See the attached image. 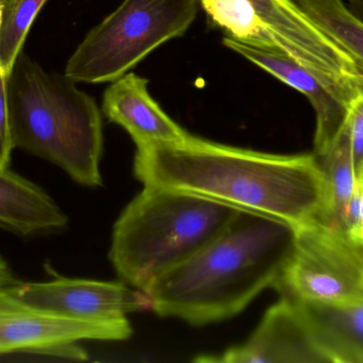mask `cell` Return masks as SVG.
<instances>
[{
	"label": "cell",
	"instance_id": "19",
	"mask_svg": "<svg viewBox=\"0 0 363 363\" xmlns=\"http://www.w3.org/2000/svg\"><path fill=\"white\" fill-rule=\"evenodd\" d=\"M337 136L349 147L357 178L363 176V93L350 102L345 123Z\"/></svg>",
	"mask_w": 363,
	"mask_h": 363
},
{
	"label": "cell",
	"instance_id": "12",
	"mask_svg": "<svg viewBox=\"0 0 363 363\" xmlns=\"http://www.w3.org/2000/svg\"><path fill=\"white\" fill-rule=\"evenodd\" d=\"M148 85V79L131 72L112 81L102 100L106 119L125 128L136 145L187 140L189 132L151 97Z\"/></svg>",
	"mask_w": 363,
	"mask_h": 363
},
{
	"label": "cell",
	"instance_id": "1",
	"mask_svg": "<svg viewBox=\"0 0 363 363\" xmlns=\"http://www.w3.org/2000/svg\"><path fill=\"white\" fill-rule=\"evenodd\" d=\"M136 147L134 175L144 185L211 198L292 228L330 222L328 188L315 153H260L192 134L181 143Z\"/></svg>",
	"mask_w": 363,
	"mask_h": 363
},
{
	"label": "cell",
	"instance_id": "11",
	"mask_svg": "<svg viewBox=\"0 0 363 363\" xmlns=\"http://www.w3.org/2000/svg\"><path fill=\"white\" fill-rule=\"evenodd\" d=\"M224 46L240 55L285 85L302 93L315 112V153H323L336 138L347 117L351 100L326 85L313 72L288 55L224 36Z\"/></svg>",
	"mask_w": 363,
	"mask_h": 363
},
{
	"label": "cell",
	"instance_id": "3",
	"mask_svg": "<svg viewBox=\"0 0 363 363\" xmlns=\"http://www.w3.org/2000/svg\"><path fill=\"white\" fill-rule=\"evenodd\" d=\"M14 147L52 162L85 187L102 185L101 113L72 79L49 74L23 51L6 78Z\"/></svg>",
	"mask_w": 363,
	"mask_h": 363
},
{
	"label": "cell",
	"instance_id": "6",
	"mask_svg": "<svg viewBox=\"0 0 363 363\" xmlns=\"http://www.w3.org/2000/svg\"><path fill=\"white\" fill-rule=\"evenodd\" d=\"M272 288L298 302H362L363 247L335 224L313 221L294 228L291 251Z\"/></svg>",
	"mask_w": 363,
	"mask_h": 363
},
{
	"label": "cell",
	"instance_id": "20",
	"mask_svg": "<svg viewBox=\"0 0 363 363\" xmlns=\"http://www.w3.org/2000/svg\"><path fill=\"white\" fill-rule=\"evenodd\" d=\"M340 228L354 243L363 247V176L356 180L341 217Z\"/></svg>",
	"mask_w": 363,
	"mask_h": 363
},
{
	"label": "cell",
	"instance_id": "21",
	"mask_svg": "<svg viewBox=\"0 0 363 363\" xmlns=\"http://www.w3.org/2000/svg\"><path fill=\"white\" fill-rule=\"evenodd\" d=\"M6 78L0 67V168H9L11 153L15 148L11 132Z\"/></svg>",
	"mask_w": 363,
	"mask_h": 363
},
{
	"label": "cell",
	"instance_id": "17",
	"mask_svg": "<svg viewBox=\"0 0 363 363\" xmlns=\"http://www.w3.org/2000/svg\"><path fill=\"white\" fill-rule=\"evenodd\" d=\"M315 157L328 188V220L340 227L341 217L357 180L351 153L345 140L337 136L332 144Z\"/></svg>",
	"mask_w": 363,
	"mask_h": 363
},
{
	"label": "cell",
	"instance_id": "10",
	"mask_svg": "<svg viewBox=\"0 0 363 363\" xmlns=\"http://www.w3.org/2000/svg\"><path fill=\"white\" fill-rule=\"evenodd\" d=\"M203 363H328L296 300L285 296L264 313L251 338L220 355H203Z\"/></svg>",
	"mask_w": 363,
	"mask_h": 363
},
{
	"label": "cell",
	"instance_id": "5",
	"mask_svg": "<svg viewBox=\"0 0 363 363\" xmlns=\"http://www.w3.org/2000/svg\"><path fill=\"white\" fill-rule=\"evenodd\" d=\"M200 9V0H123L83 38L64 75L76 83L112 82L183 36Z\"/></svg>",
	"mask_w": 363,
	"mask_h": 363
},
{
	"label": "cell",
	"instance_id": "15",
	"mask_svg": "<svg viewBox=\"0 0 363 363\" xmlns=\"http://www.w3.org/2000/svg\"><path fill=\"white\" fill-rule=\"evenodd\" d=\"M201 8L225 36L285 55L283 46L247 0H200Z\"/></svg>",
	"mask_w": 363,
	"mask_h": 363
},
{
	"label": "cell",
	"instance_id": "8",
	"mask_svg": "<svg viewBox=\"0 0 363 363\" xmlns=\"http://www.w3.org/2000/svg\"><path fill=\"white\" fill-rule=\"evenodd\" d=\"M283 46L285 55L349 100L363 93V75L349 53L294 0H247Z\"/></svg>",
	"mask_w": 363,
	"mask_h": 363
},
{
	"label": "cell",
	"instance_id": "24",
	"mask_svg": "<svg viewBox=\"0 0 363 363\" xmlns=\"http://www.w3.org/2000/svg\"><path fill=\"white\" fill-rule=\"evenodd\" d=\"M4 0H0V28H1L2 16H4Z\"/></svg>",
	"mask_w": 363,
	"mask_h": 363
},
{
	"label": "cell",
	"instance_id": "18",
	"mask_svg": "<svg viewBox=\"0 0 363 363\" xmlns=\"http://www.w3.org/2000/svg\"><path fill=\"white\" fill-rule=\"evenodd\" d=\"M47 0H4L0 28V67L6 77L23 51L28 32Z\"/></svg>",
	"mask_w": 363,
	"mask_h": 363
},
{
	"label": "cell",
	"instance_id": "9",
	"mask_svg": "<svg viewBox=\"0 0 363 363\" xmlns=\"http://www.w3.org/2000/svg\"><path fill=\"white\" fill-rule=\"evenodd\" d=\"M6 289L30 306L84 321L121 319L153 307L147 292L125 283L60 277L44 283L18 281Z\"/></svg>",
	"mask_w": 363,
	"mask_h": 363
},
{
	"label": "cell",
	"instance_id": "13",
	"mask_svg": "<svg viewBox=\"0 0 363 363\" xmlns=\"http://www.w3.org/2000/svg\"><path fill=\"white\" fill-rule=\"evenodd\" d=\"M67 223V215L42 188L0 168V228L29 237L60 232Z\"/></svg>",
	"mask_w": 363,
	"mask_h": 363
},
{
	"label": "cell",
	"instance_id": "22",
	"mask_svg": "<svg viewBox=\"0 0 363 363\" xmlns=\"http://www.w3.org/2000/svg\"><path fill=\"white\" fill-rule=\"evenodd\" d=\"M18 281L13 275L12 270H11L8 262L0 255V289L11 287V286L15 285Z\"/></svg>",
	"mask_w": 363,
	"mask_h": 363
},
{
	"label": "cell",
	"instance_id": "4",
	"mask_svg": "<svg viewBox=\"0 0 363 363\" xmlns=\"http://www.w3.org/2000/svg\"><path fill=\"white\" fill-rule=\"evenodd\" d=\"M238 210L196 194L145 185L115 223L111 261L125 283L144 291L219 236Z\"/></svg>",
	"mask_w": 363,
	"mask_h": 363
},
{
	"label": "cell",
	"instance_id": "14",
	"mask_svg": "<svg viewBox=\"0 0 363 363\" xmlns=\"http://www.w3.org/2000/svg\"><path fill=\"white\" fill-rule=\"evenodd\" d=\"M296 302L328 363H363V300L345 305Z\"/></svg>",
	"mask_w": 363,
	"mask_h": 363
},
{
	"label": "cell",
	"instance_id": "16",
	"mask_svg": "<svg viewBox=\"0 0 363 363\" xmlns=\"http://www.w3.org/2000/svg\"><path fill=\"white\" fill-rule=\"evenodd\" d=\"M355 62L363 75V21L353 14L345 0H294Z\"/></svg>",
	"mask_w": 363,
	"mask_h": 363
},
{
	"label": "cell",
	"instance_id": "2",
	"mask_svg": "<svg viewBox=\"0 0 363 363\" xmlns=\"http://www.w3.org/2000/svg\"><path fill=\"white\" fill-rule=\"evenodd\" d=\"M294 237L288 224L239 209L219 236L144 291L161 317L196 326L230 319L273 287Z\"/></svg>",
	"mask_w": 363,
	"mask_h": 363
},
{
	"label": "cell",
	"instance_id": "7",
	"mask_svg": "<svg viewBox=\"0 0 363 363\" xmlns=\"http://www.w3.org/2000/svg\"><path fill=\"white\" fill-rule=\"evenodd\" d=\"M127 318L84 321L62 317L30 306L0 289V357L34 354L72 360H87L80 341H123L131 337Z\"/></svg>",
	"mask_w": 363,
	"mask_h": 363
},
{
	"label": "cell",
	"instance_id": "23",
	"mask_svg": "<svg viewBox=\"0 0 363 363\" xmlns=\"http://www.w3.org/2000/svg\"><path fill=\"white\" fill-rule=\"evenodd\" d=\"M345 2L350 11L363 21V0H345Z\"/></svg>",
	"mask_w": 363,
	"mask_h": 363
}]
</instances>
